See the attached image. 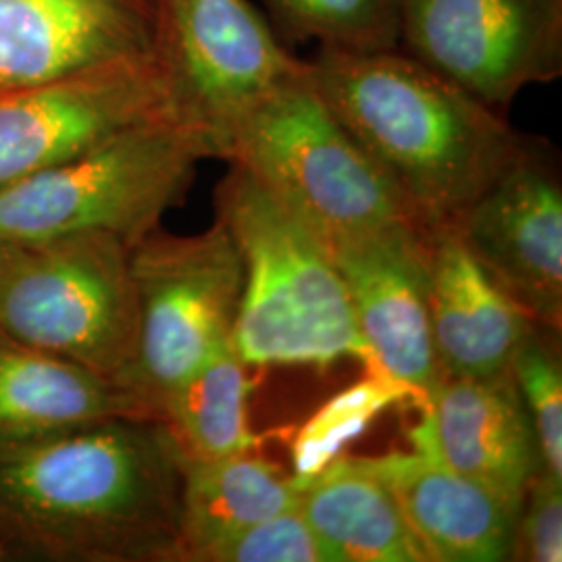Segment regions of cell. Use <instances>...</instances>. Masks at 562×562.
Instances as JSON below:
<instances>
[{"instance_id": "25", "label": "cell", "mask_w": 562, "mask_h": 562, "mask_svg": "<svg viewBox=\"0 0 562 562\" xmlns=\"http://www.w3.org/2000/svg\"><path fill=\"white\" fill-rule=\"evenodd\" d=\"M510 561H562V482L546 469L525 490Z\"/></svg>"}, {"instance_id": "22", "label": "cell", "mask_w": 562, "mask_h": 562, "mask_svg": "<svg viewBox=\"0 0 562 562\" xmlns=\"http://www.w3.org/2000/svg\"><path fill=\"white\" fill-rule=\"evenodd\" d=\"M281 25L325 50L401 48L402 0H265Z\"/></svg>"}, {"instance_id": "8", "label": "cell", "mask_w": 562, "mask_h": 562, "mask_svg": "<svg viewBox=\"0 0 562 562\" xmlns=\"http://www.w3.org/2000/svg\"><path fill=\"white\" fill-rule=\"evenodd\" d=\"M153 53L176 117L217 159L232 127L304 65L248 0H155Z\"/></svg>"}, {"instance_id": "2", "label": "cell", "mask_w": 562, "mask_h": 562, "mask_svg": "<svg viewBox=\"0 0 562 562\" xmlns=\"http://www.w3.org/2000/svg\"><path fill=\"white\" fill-rule=\"evenodd\" d=\"M304 74L431 229L457 222L525 142L494 109L402 48H322Z\"/></svg>"}, {"instance_id": "7", "label": "cell", "mask_w": 562, "mask_h": 562, "mask_svg": "<svg viewBox=\"0 0 562 562\" xmlns=\"http://www.w3.org/2000/svg\"><path fill=\"white\" fill-rule=\"evenodd\" d=\"M138 294L134 359L117 378L161 422L165 398L223 341L234 338L244 265L227 225L217 217L196 236L161 229L132 246Z\"/></svg>"}, {"instance_id": "14", "label": "cell", "mask_w": 562, "mask_h": 562, "mask_svg": "<svg viewBox=\"0 0 562 562\" xmlns=\"http://www.w3.org/2000/svg\"><path fill=\"white\" fill-rule=\"evenodd\" d=\"M155 0H0V94L153 48Z\"/></svg>"}, {"instance_id": "15", "label": "cell", "mask_w": 562, "mask_h": 562, "mask_svg": "<svg viewBox=\"0 0 562 562\" xmlns=\"http://www.w3.org/2000/svg\"><path fill=\"white\" fill-rule=\"evenodd\" d=\"M359 461L392 492L429 562L510 561L521 508L417 450Z\"/></svg>"}, {"instance_id": "12", "label": "cell", "mask_w": 562, "mask_h": 562, "mask_svg": "<svg viewBox=\"0 0 562 562\" xmlns=\"http://www.w3.org/2000/svg\"><path fill=\"white\" fill-rule=\"evenodd\" d=\"M431 236V227L401 223L323 241L346 285L367 364L413 387L423 402L442 380L429 319Z\"/></svg>"}, {"instance_id": "4", "label": "cell", "mask_w": 562, "mask_h": 562, "mask_svg": "<svg viewBox=\"0 0 562 562\" xmlns=\"http://www.w3.org/2000/svg\"><path fill=\"white\" fill-rule=\"evenodd\" d=\"M223 159L248 171L322 241L425 225L336 120L304 65L232 127Z\"/></svg>"}, {"instance_id": "5", "label": "cell", "mask_w": 562, "mask_h": 562, "mask_svg": "<svg viewBox=\"0 0 562 562\" xmlns=\"http://www.w3.org/2000/svg\"><path fill=\"white\" fill-rule=\"evenodd\" d=\"M186 123L165 117L121 132L69 161L0 188V240L111 234L130 246L159 229L211 159Z\"/></svg>"}, {"instance_id": "17", "label": "cell", "mask_w": 562, "mask_h": 562, "mask_svg": "<svg viewBox=\"0 0 562 562\" xmlns=\"http://www.w3.org/2000/svg\"><path fill=\"white\" fill-rule=\"evenodd\" d=\"M155 413L115 378L0 336V446Z\"/></svg>"}, {"instance_id": "16", "label": "cell", "mask_w": 562, "mask_h": 562, "mask_svg": "<svg viewBox=\"0 0 562 562\" xmlns=\"http://www.w3.org/2000/svg\"><path fill=\"white\" fill-rule=\"evenodd\" d=\"M429 319L442 378L490 380L538 325L487 278L452 227H436L429 257Z\"/></svg>"}, {"instance_id": "21", "label": "cell", "mask_w": 562, "mask_h": 562, "mask_svg": "<svg viewBox=\"0 0 562 562\" xmlns=\"http://www.w3.org/2000/svg\"><path fill=\"white\" fill-rule=\"evenodd\" d=\"M406 401L423 404L422 396L413 387L382 373H373L371 378L346 387L338 396L323 404V408L308 419L296 436L292 450L294 480L301 487L311 482L329 462L340 457L348 443L364 434V429L383 411Z\"/></svg>"}, {"instance_id": "6", "label": "cell", "mask_w": 562, "mask_h": 562, "mask_svg": "<svg viewBox=\"0 0 562 562\" xmlns=\"http://www.w3.org/2000/svg\"><path fill=\"white\" fill-rule=\"evenodd\" d=\"M0 336L117 380L138 341L132 246L99 232L0 240Z\"/></svg>"}, {"instance_id": "24", "label": "cell", "mask_w": 562, "mask_h": 562, "mask_svg": "<svg viewBox=\"0 0 562 562\" xmlns=\"http://www.w3.org/2000/svg\"><path fill=\"white\" fill-rule=\"evenodd\" d=\"M513 380L533 425L543 469L562 482V371L559 355L538 334H527L510 361Z\"/></svg>"}, {"instance_id": "23", "label": "cell", "mask_w": 562, "mask_h": 562, "mask_svg": "<svg viewBox=\"0 0 562 562\" xmlns=\"http://www.w3.org/2000/svg\"><path fill=\"white\" fill-rule=\"evenodd\" d=\"M188 562H340V559L313 531L296 506L202 546L188 557Z\"/></svg>"}, {"instance_id": "10", "label": "cell", "mask_w": 562, "mask_h": 562, "mask_svg": "<svg viewBox=\"0 0 562 562\" xmlns=\"http://www.w3.org/2000/svg\"><path fill=\"white\" fill-rule=\"evenodd\" d=\"M165 117L178 120L153 48L2 92L0 188Z\"/></svg>"}, {"instance_id": "13", "label": "cell", "mask_w": 562, "mask_h": 562, "mask_svg": "<svg viewBox=\"0 0 562 562\" xmlns=\"http://www.w3.org/2000/svg\"><path fill=\"white\" fill-rule=\"evenodd\" d=\"M417 452L521 508L543 469L540 443L510 369L490 380L442 378L423 402L411 431Z\"/></svg>"}, {"instance_id": "18", "label": "cell", "mask_w": 562, "mask_h": 562, "mask_svg": "<svg viewBox=\"0 0 562 562\" xmlns=\"http://www.w3.org/2000/svg\"><path fill=\"white\" fill-rule=\"evenodd\" d=\"M302 517L340 562H429L385 483L359 459H336L302 485Z\"/></svg>"}, {"instance_id": "1", "label": "cell", "mask_w": 562, "mask_h": 562, "mask_svg": "<svg viewBox=\"0 0 562 562\" xmlns=\"http://www.w3.org/2000/svg\"><path fill=\"white\" fill-rule=\"evenodd\" d=\"M181 454L161 422L0 446V557L178 562Z\"/></svg>"}, {"instance_id": "20", "label": "cell", "mask_w": 562, "mask_h": 562, "mask_svg": "<svg viewBox=\"0 0 562 562\" xmlns=\"http://www.w3.org/2000/svg\"><path fill=\"white\" fill-rule=\"evenodd\" d=\"M246 367L234 338L223 341L162 402L159 417L183 461L250 452L261 443L246 425V401L255 387Z\"/></svg>"}, {"instance_id": "3", "label": "cell", "mask_w": 562, "mask_h": 562, "mask_svg": "<svg viewBox=\"0 0 562 562\" xmlns=\"http://www.w3.org/2000/svg\"><path fill=\"white\" fill-rule=\"evenodd\" d=\"M217 217L244 265L234 344L248 367L369 362L346 285L322 238L238 165L217 188Z\"/></svg>"}, {"instance_id": "9", "label": "cell", "mask_w": 562, "mask_h": 562, "mask_svg": "<svg viewBox=\"0 0 562 562\" xmlns=\"http://www.w3.org/2000/svg\"><path fill=\"white\" fill-rule=\"evenodd\" d=\"M401 48L490 109L562 74V0H402Z\"/></svg>"}, {"instance_id": "26", "label": "cell", "mask_w": 562, "mask_h": 562, "mask_svg": "<svg viewBox=\"0 0 562 562\" xmlns=\"http://www.w3.org/2000/svg\"><path fill=\"white\" fill-rule=\"evenodd\" d=\"M0 562H4V561H2V557H0Z\"/></svg>"}, {"instance_id": "19", "label": "cell", "mask_w": 562, "mask_h": 562, "mask_svg": "<svg viewBox=\"0 0 562 562\" xmlns=\"http://www.w3.org/2000/svg\"><path fill=\"white\" fill-rule=\"evenodd\" d=\"M302 487L283 469L248 452L220 459H181L178 562L250 522L296 508Z\"/></svg>"}, {"instance_id": "11", "label": "cell", "mask_w": 562, "mask_h": 562, "mask_svg": "<svg viewBox=\"0 0 562 562\" xmlns=\"http://www.w3.org/2000/svg\"><path fill=\"white\" fill-rule=\"evenodd\" d=\"M448 227L533 322L561 329L562 190L543 150L522 142L515 161Z\"/></svg>"}]
</instances>
